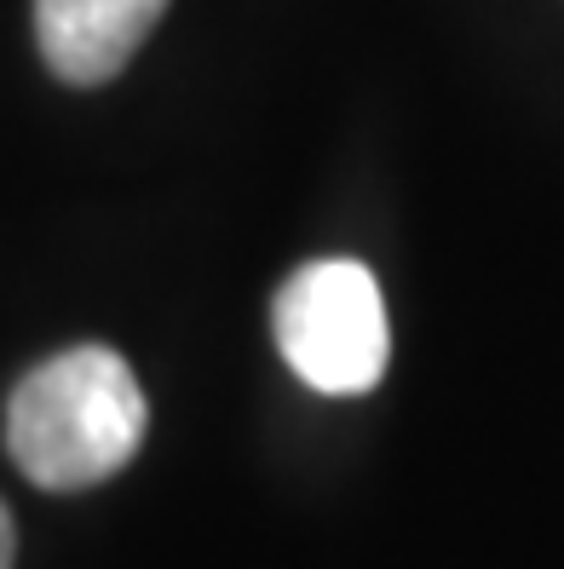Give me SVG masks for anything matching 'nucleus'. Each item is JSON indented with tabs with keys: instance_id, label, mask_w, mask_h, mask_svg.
I'll return each mask as SVG.
<instances>
[{
	"instance_id": "1",
	"label": "nucleus",
	"mask_w": 564,
	"mask_h": 569,
	"mask_svg": "<svg viewBox=\"0 0 564 569\" xmlns=\"http://www.w3.org/2000/svg\"><path fill=\"white\" fill-rule=\"evenodd\" d=\"M145 391L110 346L58 351L29 368L7 403V455L36 489H92L145 443Z\"/></svg>"
},
{
	"instance_id": "2",
	"label": "nucleus",
	"mask_w": 564,
	"mask_h": 569,
	"mask_svg": "<svg viewBox=\"0 0 564 569\" xmlns=\"http://www.w3.org/2000/svg\"><path fill=\"white\" fill-rule=\"evenodd\" d=\"M271 333L283 362L323 397H363L375 391L392 357L386 306L357 259H317L300 264L271 306Z\"/></svg>"
},
{
	"instance_id": "3",
	"label": "nucleus",
	"mask_w": 564,
	"mask_h": 569,
	"mask_svg": "<svg viewBox=\"0 0 564 569\" xmlns=\"http://www.w3.org/2000/svg\"><path fill=\"white\" fill-rule=\"evenodd\" d=\"M168 0H36V41L58 81L98 87L127 70Z\"/></svg>"
},
{
	"instance_id": "4",
	"label": "nucleus",
	"mask_w": 564,
	"mask_h": 569,
	"mask_svg": "<svg viewBox=\"0 0 564 569\" xmlns=\"http://www.w3.org/2000/svg\"><path fill=\"white\" fill-rule=\"evenodd\" d=\"M12 558H18V529H12L7 507H0V569H12Z\"/></svg>"
}]
</instances>
